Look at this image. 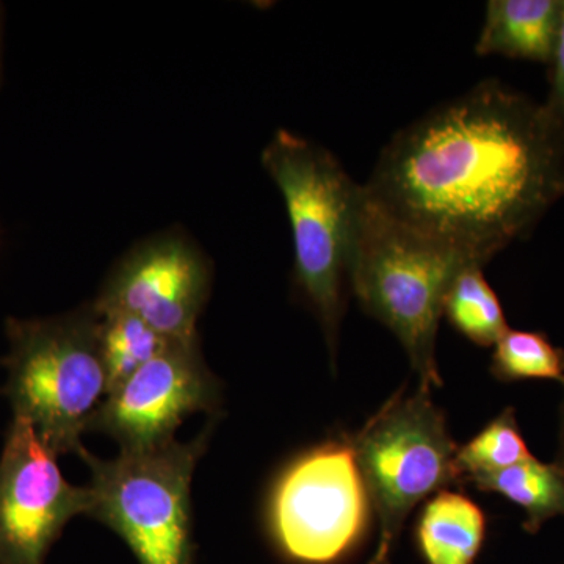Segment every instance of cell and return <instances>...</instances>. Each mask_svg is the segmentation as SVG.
Returning <instances> with one entry per match:
<instances>
[{
	"label": "cell",
	"mask_w": 564,
	"mask_h": 564,
	"mask_svg": "<svg viewBox=\"0 0 564 564\" xmlns=\"http://www.w3.org/2000/svg\"><path fill=\"white\" fill-rule=\"evenodd\" d=\"M0 61H2V9H0Z\"/></svg>",
	"instance_id": "obj_20"
},
{
	"label": "cell",
	"mask_w": 564,
	"mask_h": 564,
	"mask_svg": "<svg viewBox=\"0 0 564 564\" xmlns=\"http://www.w3.org/2000/svg\"><path fill=\"white\" fill-rule=\"evenodd\" d=\"M101 315L95 306L51 318H9L2 393L55 455L84 451L82 434L107 397Z\"/></svg>",
	"instance_id": "obj_4"
},
{
	"label": "cell",
	"mask_w": 564,
	"mask_h": 564,
	"mask_svg": "<svg viewBox=\"0 0 564 564\" xmlns=\"http://www.w3.org/2000/svg\"><path fill=\"white\" fill-rule=\"evenodd\" d=\"M91 507L90 488L66 481L32 423L13 415L0 455V564H44L70 519Z\"/></svg>",
	"instance_id": "obj_8"
},
{
	"label": "cell",
	"mask_w": 564,
	"mask_h": 564,
	"mask_svg": "<svg viewBox=\"0 0 564 564\" xmlns=\"http://www.w3.org/2000/svg\"><path fill=\"white\" fill-rule=\"evenodd\" d=\"M220 386L196 343H173L106 397L90 432H102L121 451H141L173 441L187 415L212 411Z\"/></svg>",
	"instance_id": "obj_10"
},
{
	"label": "cell",
	"mask_w": 564,
	"mask_h": 564,
	"mask_svg": "<svg viewBox=\"0 0 564 564\" xmlns=\"http://www.w3.org/2000/svg\"><path fill=\"white\" fill-rule=\"evenodd\" d=\"M564 0H491L475 43L480 57L545 63L552 61Z\"/></svg>",
	"instance_id": "obj_11"
},
{
	"label": "cell",
	"mask_w": 564,
	"mask_h": 564,
	"mask_svg": "<svg viewBox=\"0 0 564 564\" xmlns=\"http://www.w3.org/2000/svg\"><path fill=\"white\" fill-rule=\"evenodd\" d=\"M99 315H101L99 344H101L107 375V395H109L173 343L133 315L124 313Z\"/></svg>",
	"instance_id": "obj_15"
},
{
	"label": "cell",
	"mask_w": 564,
	"mask_h": 564,
	"mask_svg": "<svg viewBox=\"0 0 564 564\" xmlns=\"http://www.w3.org/2000/svg\"><path fill=\"white\" fill-rule=\"evenodd\" d=\"M549 66H551V90L543 107L556 128L564 133V3L555 50Z\"/></svg>",
	"instance_id": "obj_18"
},
{
	"label": "cell",
	"mask_w": 564,
	"mask_h": 564,
	"mask_svg": "<svg viewBox=\"0 0 564 564\" xmlns=\"http://www.w3.org/2000/svg\"><path fill=\"white\" fill-rule=\"evenodd\" d=\"M486 516L462 492L434 494L423 505L415 538L429 564H473L484 545Z\"/></svg>",
	"instance_id": "obj_12"
},
{
	"label": "cell",
	"mask_w": 564,
	"mask_h": 564,
	"mask_svg": "<svg viewBox=\"0 0 564 564\" xmlns=\"http://www.w3.org/2000/svg\"><path fill=\"white\" fill-rule=\"evenodd\" d=\"M444 315L456 332L478 347H494L510 329L502 303L478 263H467L456 274L445 296Z\"/></svg>",
	"instance_id": "obj_14"
},
{
	"label": "cell",
	"mask_w": 564,
	"mask_h": 564,
	"mask_svg": "<svg viewBox=\"0 0 564 564\" xmlns=\"http://www.w3.org/2000/svg\"><path fill=\"white\" fill-rule=\"evenodd\" d=\"M364 191L485 267L564 198V133L543 104L485 80L397 133Z\"/></svg>",
	"instance_id": "obj_1"
},
{
	"label": "cell",
	"mask_w": 564,
	"mask_h": 564,
	"mask_svg": "<svg viewBox=\"0 0 564 564\" xmlns=\"http://www.w3.org/2000/svg\"><path fill=\"white\" fill-rule=\"evenodd\" d=\"M466 485L500 494L518 505L525 513L524 529L530 534L540 532L549 519L564 516V469L556 462L533 458L499 473L469 478Z\"/></svg>",
	"instance_id": "obj_13"
},
{
	"label": "cell",
	"mask_w": 564,
	"mask_h": 564,
	"mask_svg": "<svg viewBox=\"0 0 564 564\" xmlns=\"http://www.w3.org/2000/svg\"><path fill=\"white\" fill-rule=\"evenodd\" d=\"M556 463H558L560 466H562L564 469V400L562 404V419H560V448L558 458H556Z\"/></svg>",
	"instance_id": "obj_19"
},
{
	"label": "cell",
	"mask_w": 564,
	"mask_h": 564,
	"mask_svg": "<svg viewBox=\"0 0 564 564\" xmlns=\"http://www.w3.org/2000/svg\"><path fill=\"white\" fill-rule=\"evenodd\" d=\"M351 443L380 527L372 564H388L411 511L445 486H462L455 467L458 445L443 411L422 388L413 395L391 397Z\"/></svg>",
	"instance_id": "obj_6"
},
{
	"label": "cell",
	"mask_w": 564,
	"mask_h": 564,
	"mask_svg": "<svg viewBox=\"0 0 564 564\" xmlns=\"http://www.w3.org/2000/svg\"><path fill=\"white\" fill-rule=\"evenodd\" d=\"M533 458L519 429L514 408H505L469 443L458 447L455 467L463 486L469 478L499 473Z\"/></svg>",
	"instance_id": "obj_16"
},
{
	"label": "cell",
	"mask_w": 564,
	"mask_h": 564,
	"mask_svg": "<svg viewBox=\"0 0 564 564\" xmlns=\"http://www.w3.org/2000/svg\"><path fill=\"white\" fill-rule=\"evenodd\" d=\"M467 263L475 262L397 220L364 191L350 289L362 310L395 334L421 380L419 388L443 386L437 328L448 289Z\"/></svg>",
	"instance_id": "obj_3"
},
{
	"label": "cell",
	"mask_w": 564,
	"mask_h": 564,
	"mask_svg": "<svg viewBox=\"0 0 564 564\" xmlns=\"http://www.w3.org/2000/svg\"><path fill=\"white\" fill-rule=\"evenodd\" d=\"M370 505L351 437L343 434L282 470L270 496V530L289 558L334 563L361 540Z\"/></svg>",
	"instance_id": "obj_7"
},
{
	"label": "cell",
	"mask_w": 564,
	"mask_h": 564,
	"mask_svg": "<svg viewBox=\"0 0 564 564\" xmlns=\"http://www.w3.org/2000/svg\"><path fill=\"white\" fill-rule=\"evenodd\" d=\"M210 430L191 443L121 451L113 459L80 458L91 470L90 516L115 530L140 564H193L191 488Z\"/></svg>",
	"instance_id": "obj_5"
},
{
	"label": "cell",
	"mask_w": 564,
	"mask_h": 564,
	"mask_svg": "<svg viewBox=\"0 0 564 564\" xmlns=\"http://www.w3.org/2000/svg\"><path fill=\"white\" fill-rule=\"evenodd\" d=\"M210 263L184 234L166 232L132 248L96 300V313H124L172 343H196L210 293Z\"/></svg>",
	"instance_id": "obj_9"
},
{
	"label": "cell",
	"mask_w": 564,
	"mask_h": 564,
	"mask_svg": "<svg viewBox=\"0 0 564 564\" xmlns=\"http://www.w3.org/2000/svg\"><path fill=\"white\" fill-rule=\"evenodd\" d=\"M262 165L280 188L291 221L296 288L321 321L334 359L364 187L332 152L282 129L263 150Z\"/></svg>",
	"instance_id": "obj_2"
},
{
	"label": "cell",
	"mask_w": 564,
	"mask_h": 564,
	"mask_svg": "<svg viewBox=\"0 0 564 564\" xmlns=\"http://www.w3.org/2000/svg\"><path fill=\"white\" fill-rule=\"evenodd\" d=\"M489 370L502 383L555 380L564 384V350L544 333L508 329L494 345Z\"/></svg>",
	"instance_id": "obj_17"
}]
</instances>
